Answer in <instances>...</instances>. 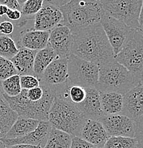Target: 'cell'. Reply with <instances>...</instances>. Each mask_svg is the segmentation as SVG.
<instances>
[{
  "label": "cell",
  "instance_id": "1",
  "mask_svg": "<svg viewBox=\"0 0 143 148\" xmlns=\"http://www.w3.org/2000/svg\"><path fill=\"white\" fill-rule=\"evenodd\" d=\"M71 54L99 66L112 61L115 55L101 23L73 32Z\"/></svg>",
  "mask_w": 143,
  "mask_h": 148
},
{
  "label": "cell",
  "instance_id": "2",
  "mask_svg": "<svg viewBox=\"0 0 143 148\" xmlns=\"http://www.w3.org/2000/svg\"><path fill=\"white\" fill-rule=\"evenodd\" d=\"M62 12L61 25L73 32L100 23L105 14L101 1L71 0L59 7Z\"/></svg>",
  "mask_w": 143,
  "mask_h": 148
},
{
  "label": "cell",
  "instance_id": "3",
  "mask_svg": "<svg viewBox=\"0 0 143 148\" xmlns=\"http://www.w3.org/2000/svg\"><path fill=\"white\" fill-rule=\"evenodd\" d=\"M86 120L76 105L69 100L55 97L48 119L53 128L80 138Z\"/></svg>",
  "mask_w": 143,
  "mask_h": 148
},
{
  "label": "cell",
  "instance_id": "4",
  "mask_svg": "<svg viewBox=\"0 0 143 148\" xmlns=\"http://www.w3.org/2000/svg\"><path fill=\"white\" fill-rule=\"evenodd\" d=\"M99 69L96 89L100 92H116L124 95L140 84L133 74L115 58L99 66Z\"/></svg>",
  "mask_w": 143,
  "mask_h": 148
},
{
  "label": "cell",
  "instance_id": "5",
  "mask_svg": "<svg viewBox=\"0 0 143 148\" xmlns=\"http://www.w3.org/2000/svg\"><path fill=\"white\" fill-rule=\"evenodd\" d=\"M44 86L46 88L45 95L41 101L38 102L29 101L26 95V90L24 89L17 96L9 97L3 93V97L10 105L11 108L15 111L19 116L39 121H47L49 111L56 95L53 89L46 85Z\"/></svg>",
  "mask_w": 143,
  "mask_h": 148
},
{
  "label": "cell",
  "instance_id": "6",
  "mask_svg": "<svg viewBox=\"0 0 143 148\" xmlns=\"http://www.w3.org/2000/svg\"><path fill=\"white\" fill-rule=\"evenodd\" d=\"M115 59L143 85V34L140 31L134 29Z\"/></svg>",
  "mask_w": 143,
  "mask_h": 148
},
{
  "label": "cell",
  "instance_id": "7",
  "mask_svg": "<svg viewBox=\"0 0 143 148\" xmlns=\"http://www.w3.org/2000/svg\"><path fill=\"white\" fill-rule=\"evenodd\" d=\"M99 70L98 65L70 54L68 58V86L96 88Z\"/></svg>",
  "mask_w": 143,
  "mask_h": 148
},
{
  "label": "cell",
  "instance_id": "8",
  "mask_svg": "<svg viewBox=\"0 0 143 148\" xmlns=\"http://www.w3.org/2000/svg\"><path fill=\"white\" fill-rule=\"evenodd\" d=\"M101 3L106 15L123 23L130 29H139L142 0H102Z\"/></svg>",
  "mask_w": 143,
  "mask_h": 148
},
{
  "label": "cell",
  "instance_id": "9",
  "mask_svg": "<svg viewBox=\"0 0 143 148\" xmlns=\"http://www.w3.org/2000/svg\"><path fill=\"white\" fill-rule=\"evenodd\" d=\"M100 23L113 48L115 56L122 50L134 29H130L123 23L108 16L105 14L102 16Z\"/></svg>",
  "mask_w": 143,
  "mask_h": 148
},
{
  "label": "cell",
  "instance_id": "10",
  "mask_svg": "<svg viewBox=\"0 0 143 148\" xmlns=\"http://www.w3.org/2000/svg\"><path fill=\"white\" fill-rule=\"evenodd\" d=\"M108 137H125L134 138L136 123L122 114L105 115L99 120Z\"/></svg>",
  "mask_w": 143,
  "mask_h": 148
},
{
  "label": "cell",
  "instance_id": "11",
  "mask_svg": "<svg viewBox=\"0 0 143 148\" xmlns=\"http://www.w3.org/2000/svg\"><path fill=\"white\" fill-rule=\"evenodd\" d=\"M49 32L37 31L34 29V27H29L21 31H15L11 37L18 49L24 48L38 51L49 45Z\"/></svg>",
  "mask_w": 143,
  "mask_h": 148
},
{
  "label": "cell",
  "instance_id": "12",
  "mask_svg": "<svg viewBox=\"0 0 143 148\" xmlns=\"http://www.w3.org/2000/svg\"><path fill=\"white\" fill-rule=\"evenodd\" d=\"M68 58L56 57L38 79L40 83L55 89L68 84Z\"/></svg>",
  "mask_w": 143,
  "mask_h": 148
},
{
  "label": "cell",
  "instance_id": "13",
  "mask_svg": "<svg viewBox=\"0 0 143 148\" xmlns=\"http://www.w3.org/2000/svg\"><path fill=\"white\" fill-rule=\"evenodd\" d=\"M63 21L62 12L59 7L51 1H44L42 8L34 19V29L42 32H49L60 25Z\"/></svg>",
  "mask_w": 143,
  "mask_h": 148
},
{
  "label": "cell",
  "instance_id": "14",
  "mask_svg": "<svg viewBox=\"0 0 143 148\" xmlns=\"http://www.w3.org/2000/svg\"><path fill=\"white\" fill-rule=\"evenodd\" d=\"M49 44L57 57L68 58L71 54L73 44V33L68 27L60 24L50 32Z\"/></svg>",
  "mask_w": 143,
  "mask_h": 148
},
{
  "label": "cell",
  "instance_id": "15",
  "mask_svg": "<svg viewBox=\"0 0 143 148\" xmlns=\"http://www.w3.org/2000/svg\"><path fill=\"white\" fill-rule=\"evenodd\" d=\"M52 127L49 120L40 121L38 127L33 132H30L24 137L16 139H1L6 147L16 145H28L33 146H41L44 148L50 135Z\"/></svg>",
  "mask_w": 143,
  "mask_h": 148
},
{
  "label": "cell",
  "instance_id": "16",
  "mask_svg": "<svg viewBox=\"0 0 143 148\" xmlns=\"http://www.w3.org/2000/svg\"><path fill=\"white\" fill-rule=\"evenodd\" d=\"M122 96L121 114L136 121L143 115V85H138Z\"/></svg>",
  "mask_w": 143,
  "mask_h": 148
},
{
  "label": "cell",
  "instance_id": "17",
  "mask_svg": "<svg viewBox=\"0 0 143 148\" xmlns=\"http://www.w3.org/2000/svg\"><path fill=\"white\" fill-rule=\"evenodd\" d=\"M86 95L84 101L76 105L86 119L99 120L105 115L101 104L100 92L94 88H85Z\"/></svg>",
  "mask_w": 143,
  "mask_h": 148
},
{
  "label": "cell",
  "instance_id": "18",
  "mask_svg": "<svg viewBox=\"0 0 143 148\" xmlns=\"http://www.w3.org/2000/svg\"><path fill=\"white\" fill-rule=\"evenodd\" d=\"M80 138L93 145L103 148L109 137L99 120L88 119L81 130Z\"/></svg>",
  "mask_w": 143,
  "mask_h": 148
},
{
  "label": "cell",
  "instance_id": "19",
  "mask_svg": "<svg viewBox=\"0 0 143 148\" xmlns=\"http://www.w3.org/2000/svg\"><path fill=\"white\" fill-rule=\"evenodd\" d=\"M36 51L21 48L16 55L11 61L19 75H34V65Z\"/></svg>",
  "mask_w": 143,
  "mask_h": 148
},
{
  "label": "cell",
  "instance_id": "20",
  "mask_svg": "<svg viewBox=\"0 0 143 148\" xmlns=\"http://www.w3.org/2000/svg\"><path fill=\"white\" fill-rule=\"evenodd\" d=\"M39 123V120L19 116L4 138L16 139L24 137L36 130Z\"/></svg>",
  "mask_w": 143,
  "mask_h": 148
},
{
  "label": "cell",
  "instance_id": "21",
  "mask_svg": "<svg viewBox=\"0 0 143 148\" xmlns=\"http://www.w3.org/2000/svg\"><path fill=\"white\" fill-rule=\"evenodd\" d=\"M100 98L101 108L105 115L121 113L123 106V96L121 94L100 92Z\"/></svg>",
  "mask_w": 143,
  "mask_h": 148
},
{
  "label": "cell",
  "instance_id": "22",
  "mask_svg": "<svg viewBox=\"0 0 143 148\" xmlns=\"http://www.w3.org/2000/svg\"><path fill=\"white\" fill-rule=\"evenodd\" d=\"M19 115L11 108L4 97L0 99V140L4 138Z\"/></svg>",
  "mask_w": 143,
  "mask_h": 148
},
{
  "label": "cell",
  "instance_id": "23",
  "mask_svg": "<svg viewBox=\"0 0 143 148\" xmlns=\"http://www.w3.org/2000/svg\"><path fill=\"white\" fill-rule=\"evenodd\" d=\"M57 57L54 51L50 45H48L45 49L38 51L36 53L34 65V72L35 76L39 78L53 60Z\"/></svg>",
  "mask_w": 143,
  "mask_h": 148
},
{
  "label": "cell",
  "instance_id": "24",
  "mask_svg": "<svg viewBox=\"0 0 143 148\" xmlns=\"http://www.w3.org/2000/svg\"><path fill=\"white\" fill-rule=\"evenodd\" d=\"M73 136L52 127L44 148H70Z\"/></svg>",
  "mask_w": 143,
  "mask_h": 148
},
{
  "label": "cell",
  "instance_id": "25",
  "mask_svg": "<svg viewBox=\"0 0 143 148\" xmlns=\"http://www.w3.org/2000/svg\"><path fill=\"white\" fill-rule=\"evenodd\" d=\"M18 51L19 49L12 37L0 35V56L12 60Z\"/></svg>",
  "mask_w": 143,
  "mask_h": 148
},
{
  "label": "cell",
  "instance_id": "26",
  "mask_svg": "<svg viewBox=\"0 0 143 148\" xmlns=\"http://www.w3.org/2000/svg\"><path fill=\"white\" fill-rule=\"evenodd\" d=\"M86 95V92L85 88L78 86H68L65 90H64L61 93L58 94L56 96L66 98L73 104L78 105L84 101Z\"/></svg>",
  "mask_w": 143,
  "mask_h": 148
},
{
  "label": "cell",
  "instance_id": "27",
  "mask_svg": "<svg viewBox=\"0 0 143 148\" xmlns=\"http://www.w3.org/2000/svg\"><path fill=\"white\" fill-rule=\"evenodd\" d=\"M44 4L43 0H27L21 7V16L23 18L34 21L36 14L41 10Z\"/></svg>",
  "mask_w": 143,
  "mask_h": 148
},
{
  "label": "cell",
  "instance_id": "28",
  "mask_svg": "<svg viewBox=\"0 0 143 148\" xmlns=\"http://www.w3.org/2000/svg\"><path fill=\"white\" fill-rule=\"evenodd\" d=\"M1 86L4 93L9 97L17 96L22 90L20 83L19 75H13L4 81H2Z\"/></svg>",
  "mask_w": 143,
  "mask_h": 148
},
{
  "label": "cell",
  "instance_id": "29",
  "mask_svg": "<svg viewBox=\"0 0 143 148\" xmlns=\"http://www.w3.org/2000/svg\"><path fill=\"white\" fill-rule=\"evenodd\" d=\"M103 148H138V141L135 138L110 137Z\"/></svg>",
  "mask_w": 143,
  "mask_h": 148
},
{
  "label": "cell",
  "instance_id": "30",
  "mask_svg": "<svg viewBox=\"0 0 143 148\" xmlns=\"http://www.w3.org/2000/svg\"><path fill=\"white\" fill-rule=\"evenodd\" d=\"M15 75H19L11 60L0 56V81H4Z\"/></svg>",
  "mask_w": 143,
  "mask_h": 148
},
{
  "label": "cell",
  "instance_id": "31",
  "mask_svg": "<svg viewBox=\"0 0 143 148\" xmlns=\"http://www.w3.org/2000/svg\"><path fill=\"white\" fill-rule=\"evenodd\" d=\"M21 89L30 90L40 86V81L34 75H20Z\"/></svg>",
  "mask_w": 143,
  "mask_h": 148
},
{
  "label": "cell",
  "instance_id": "32",
  "mask_svg": "<svg viewBox=\"0 0 143 148\" xmlns=\"http://www.w3.org/2000/svg\"><path fill=\"white\" fill-rule=\"evenodd\" d=\"M15 27L14 22L8 20H4L0 23V35L12 36L14 33Z\"/></svg>",
  "mask_w": 143,
  "mask_h": 148
},
{
  "label": "cell",
  "instance_id": "33",
  "mask_svg": "<svg viewBox=\"0 0 143 148\" xmlns=\"http://www.w3.org/2000/svg\"><path fill=\"white\" fill-rule=\"evenodd\" d=\"M136 130L135 136L138 141V148H143V115L135 121Z\"/></svg>",
  "mask_w": 143,
  "mask_h": 148
},
{
  "label": "cell",
  "instance_id": "34",
  "mask_svg": "<svg viewBox=\"0 0 143 148\" xmlns=\"http://www.w3.org/2000/svg\"><path fill=\"white\" fill-rule=\"evenodd\" d=\"M70 148H101L90 144L79 137L73 136Z\"/></svg>",
  "mask_w": 143,
  "mask_h": 148
},
{
  "label": "cell",
  "instance_id": "35",
  "mask_svg": "<svg viewBox=\"0 0 143 148\" xmlns=\"http://www.w3.org/2000/svg\"><path fill=\"white\" fill-rule=\"evenodd\" d=\"M24 1H18V0H0V4L5 5L11 10H17L21 12V7Z\"/></svg>",
  "mask_w": 143,
  "mask_h": 148
},
{
  "label": "cell",
  "instance_id": "36",
  "mask_svg": "<svg viewBox=\"0 0 143 148\" xmlns=\"http://www.w3.org/2000/svg\"><path fill=\"white\" fill-rule=\"evenodd\" d=\"M5 16L8 21H11L12 22H16L22 17L21 12L17 10H11V9H8Z\"/></svg>",
  "mask_w": 143,
  "mask_h": 148
},
{
  "label": "cell",
  "instance_id": "37",
  "mask_svg": "<svg viewBox=\"0 0 143 148\" xmlns=\"http://www.w3.org/2000/svg\"><path fill=\"white\" fill-rule=\"evenodd\" d=\"M139 31L143 34V1H142V8H141L140 11V14L139 17Z\"/></svg>",
  "mask_w": 143,
  "mask_h": 148
},
{
  "label": "cell",
  "instance_id": "38",
  "mask_svg": "<svg viewBox=\"0 0 143 148\" xmlns=\"http://www.w3.org/2000/svg\"><path fill=\"white\" fill-rule=\"evenodd\" d=\"M6 148H42L41 146H33L28 145H16L11 146Z\"/></svg>",
  "mask_w": 143,
  "mask_h": 148
},
{
  "label": "cell",
  "instance_id": "39",
  "mask_svg": "<svg viewBox=\"0 0 143 148\" xmlns=\"http://www.w3.org/2000/svg\"><path fill=\"white\" fill-rule=\"evenodd\" d=\"M8 8L5 5L0 4V17H6V14H7Z\"/></svg>",
  "mask_w": 143,
  "mask_h": 148
},
{
  "label": "cell",
  "instance_id": "40",
  "mask_svg": "<svg viewBox=\"0 0 143 148\" xmlns=\"http://www.w3.org/2000/svg\"><path fill=\"white\" fill-rule=\"evenodd\" d=\"M3 89H2V86H1V81H0V99L3 98Z\"/></svg>",
  "mask_w": 143,
  "mask_h": 148
},
{
  "label": "cell",
  "instance_id": "41",
  "mask_svg": "<svg viewBox=\"0 0 143 148\" xmlns=\"http://www.w3.org/2000/svg\"><path fill=\"white\" fill-rule=\"evenodd\" d=\"M0 148H6L5 145H4V143L1 141H0Z\"/></svg>",
  "mask_w": 143,
  "mask_h": 148
},
{
  "label": "cell",
  "instance_id": "42",
  "mask_svg": "<svg viewBox=\"0 0 143 148\" xmlns=\"http://www.w3.org/2000/svg\"><path fill=\"white\" fill-rule=\"evenodd\" d=\"M4 20H7V18H6V17H0V23H1V21H4Z\"/></svg>",
  "mask_w": 143,
  "mask_h": 148
}]
</instances>
